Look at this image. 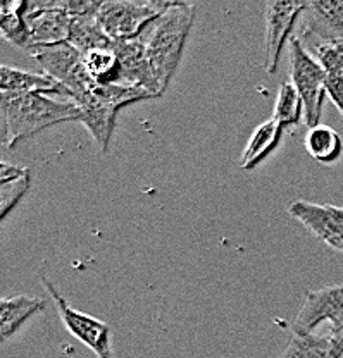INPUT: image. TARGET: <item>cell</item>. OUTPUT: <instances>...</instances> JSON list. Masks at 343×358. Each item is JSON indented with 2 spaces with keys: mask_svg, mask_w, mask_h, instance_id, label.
I'll return each instance as SVG.
<instances>
[{
  "mask_svg": "<svg viewBox=\"0 0 343 358\" xmlns=\"http://www.w3.org/2000/svg\"><path fill=\"white\" fill-rule=\"evenodd\" d=\"M326 95L330 96L331 102L337 106V109L343 115V76H328Z\"/></svg>",
  "mask_w": 343,
  "mask_h": 358,
  "instance_id": "d4e9b609",
  "label": "cell"
},
{
  "mask_svg": "<svg viewBox=\"0 0 343 358\" xmlns=\"http://www.w3.org/2000/svg\"><path fill=\"white\" fill-rule=\"evenodd\" d=\"M283 131L285 129L274 121V119H270V121L262 122L255 131L252 133L251 140H248L247 147L244 148V154H241V169L252 171L259 166L262 160H266L273 152L276 147L281 141Z\"/></svg>",
  "mask_w": 343,
  "mask_h": 358,
  "instance_id": "2e32d148",
  "label": "cell"
},
{
  "mask_svg": "<svg viewBox=\"0 0 343 358\" xmlns=\"http://www.w3.org/2000/svg\"><path fill=\"white\" fill-rule=\"evenodd\" d=\"M338 329H343V312L337 320H333V322H331V331H338Z\"/></svg>",
  "mask_w": 343,
  "mask_h": 358,
  "instance_id": "83f0119b",
  "label": "cell"
},
{
  "mask_svg": "<svg viewBox=\"0 0 343 358\" xmlns=\"http://www.w3.org/2000/svg\"><path fill=\"white\" fill-rule=\"evenodd\" d=\"M307 9V2L298 0H267L264 3L266 21V71L274 74L286 38L292 33L297 17Z\"/></svg>",
  "mask_w": 343,
  "mask_h": 358,
  "instance_id": "9c48e42d",
  "label": "cell"
},
{
  "mask_svg": "<svg viewBox=\"0 0 343 358\" xmlns=\"http://www.w3.org/2000/svg\"><path fill=\"white\" fill-rule=\"evenodd\" d=\"M343 312V282L328 286L318 291H307L304 305L298 310L293 333H314L316 327L324 320H337Z\"/></svg>",
  "mask_w": 343,
  "mask_h": 358,
  "instance_id": "7c38bea8",
  "label": "cell"
},
{
  "mask_svg": "<svg viewBox=\"0 0 343 358\" xmlns=\"http://www.w3.org/2000/svg\"><path fill=\"white\" fill-rule=\"evenodd\" d=\"M29 54L46 71L47 76L54 78L57 83L68 90L73 102L95 85L85 67L83 55L68 42L31 48Z\"/></svg>",
  "mask_w": 343,
  "mask_h": 358,
  "instance_id": "8992f818",
  "label": "cell"
},
{
  "mask_svg": "<svg viewBox=\"0 0 343 358\" xmlns=\"http://www.w3.org/2000/svg\"><path fill=\"white\" fill-rule=\"evenodd\" d=\"M173 2H130V0H107L100 2L97 21L113 42H122L140 36Z\"/></svg>",
  "mask_w": 343,
  "mask_h": 358,
  "instance_id": "277c9868",
  "label": "cell"
},
{
  "mask_svg": "<svg viewBox=\"0 0 343 358\" xmlns=\"http://www.w3.org/2000/svg\"><path fill=\"white\" fill-rule=\"evenodd\" d=\"M300 40H343V0H312L307 2Z\"/></svg>",
  "mask_w": 343,
  "mask_h": 358,
  "instance_id": "4fadbf2b",
  "label": "cell"
},
{
  "mask_svg": "<svg viewBox=\"0 0 343 358\" xmlns=\"http://www.w3.org/2000/svg\"><path fill=\"white\" fill-rule=\"evenodd\" d=\"M193 21H195V9L192 3L173 2L166 13L160 14L141 33L160 95H164L180 66Z\"/></svg>",
  "mask_w": 343,
  "mask_h": 358,
  "instance_id": "7a4b0ae2",
  "label": "cell"
},
{
  "mask_svg": "<svg viewBox=\"0 0 343 358\" xmlns=\"http://www.w3.org/2000/svg\"><path fill=\"white\" fill-rule=\"evenodd\" d=\"M288 214L300 221L321 241L337 248L343 243V208L298 200L288 205Z\"/></svg>",
  "mask_w": 343,
  "mask_h": 358,
  "instance_id": "8fae6325",
  "label": "cell"
},
{
  "mask_svg": "<svg viewBox=\"0 0 343 358\" xmlns=\"http://www.w3.org/2000/svg\"><path fill=\"white\" fill-rule=\"evenodd\" d=\"M40 281L43 282V286H46L48 293H50L52 300H54L55 307H57L59 315H61L66 329H68L74 338L80 339L85 346H88L99 358H114L113 345H111L109 324L71 307L69 301L59 293V289L55 288L50 281H48L47 275H40Z\"/></svg>",
  "mask_w": 343,
  "mask_h": 358,
  "instance_id": "52a82bcc",
  "label": "cell"
},
{
  "mask_svg": "<svg viewBox=\"0 0 343 358\" xmlns=\"http://www.w3.org/2000/svg\"><path fill=\"white\" fill-rule=\"evenodd\" d=\"M335 250H338V252H342V253H343V243H340V245H338V246H337V248H335Z\"/></svg>",
  "mask_w": 343,
  "mask_h": 358,
  "instance_id": "f1b7e54d",
  "label": "cell"
},
{
  "mask_svg": "<svg viewBox=\"0 0 343 358\" xmlns=\"http://www.w3.org/2000/svg\"><path fill=\"white\" fill-rule=\"evenodd\" d=\"M278 358H330V333H293L286 350Z\"/></svg>",
  "mask_w": 343,
  "mask_h": 358,
  "instance_id": "44dd1931",
  "label": "cell"
},
{
  "mask_svg": "<svg viewBox=\"0 0 343 358\" xmlns=\"http://www.w3.org/2000/svg\"><path fill=\"white\" fill-rule=\"evenodd\" d=\"M2 145L14 147L33 134L50 126L68 121H80L81 110L73 100L62 102L46 93H0Z\"/></svg>",
  "mask_w": 343,
  "mask_h": 358,
  "instance_id": "6da1fadb",
  "label": "cell"
},
{
  "mask_svg": "<svg viewBox=\"0 0 343 358\" xmlns=\"http://www.w3.org/2000/svg\"><path fill=\"white\" fill-rule=\"evenodd\" d=\"M148 99H154V96L145 92L144 88L128 87V85L95 83L85 95L74 100V103L81 110L80 121L92 133L100 150L107 152L114 133L118 112L122 107Z\"/></svg>",
  "mask_w": 343,
  "mask_h": 358,
  "instance_id": "3957f363",
  "label": "cell"
},
{
  "mask_svg": "<svg viewBox=\"0 0 343 358\" xmlns=\"http://www.w3.org/2000/svg\"><path fill=\"white\" fill-rule=\"evenodd\" d=\"M0 90L10 93H55L61 96H69V92L61 83L47 74H35L21 71L18 67H0Z\"/></svg>",
  "mask_w": 343,
  "mask_h": 358,
  "instance_id": "5bb4252c",
  "label": "cell"
},
{
  "mask_svg": "<svg viewBox=\"0 0 343 358\" xmlns=\"http://www.w3.org/2000/svg\"><path fill=\"white\" fill-rule=\"evenodd\" d=\"M304 115V102L292 83H283L274 103L273 119L283 129L297 126Z\"/></svg>",
  "mask_w": 343,
  "mask_h": 358,
  "instance_id": "603a6c76",
  "label": "cell"
},
{
  "mask_svg": "<svg viewBox=\"0 0 343 358\" xmlns=\"http://www.w3.org/2000/svg\"><path fill=\"white\" fill-rule=\"evenodd\" d=\"M305 148L318 162L333 164L343 155V140L335 129L319 124L307 133Z\"/></svg>",
  "mask_w": 343,
  "mask_h": 358,
  "instance_id": "ac0fdd59",
  "label": "cell"
},
{
  "mask_svg": "<svg viewBox=\"0 0 343 358\" xmlns=\"http://www.w3.org/2000/svg\"><path fill=\"white\" fill-rule=\"evenodd\" d=\"M0 31L4 38L28 50V29L24 21V2L4 0L0 6Z\"/></svg>",
  "mask_w": 343,
  "mask_h": 358,
  "instance_id": "ffe728a7",
  "label": "cell"
},
{
  "mask_svg": "<svg viewBox=\"0 0 343 358\" xmlns=\"http://www.w3.org/2000/svg\"><path fill=\"white\" fill-rule=\"evenodd\" d=\"M69 45H73L81 55L97 48L113 47V40L104 33L102 26L97 21V14H87V16L73 17L69 33Z\"/></svg>",
  "mask_w": 343,
  "mask_h": 358,
  "instance_id": "e0dca14e",
  "label": "cell"
},
{
  "mask_svg": "<svg viewBox=\"0 0 343 358\" xmlns=\"http://www.w3.org/2000/svg\"><path fill=\"white\" fill-rule=\"evenodd\" d=\"M29 185H31L29 173L24 174L23 178L14 179V181L0 182V219H2V222L16 208V205L23 200L26 192L29 189Z\"/></svg>",
  "mask_w": 343,
  "mask_h": 358,
  "instance_id": "cb8c5ba5",
  "label": "cell"
},
{
  "mask_svg": "<svg viewBox=\"0 0 343 358\" xmlns=\"http://www.w3.org/2000/svg\"><path fill=\"white\" fill-rule=\"evenodd\" d=\"M300 42L307 48L309 54L319 62L328 76H343V40H337V42L300 40Z\"/></svg>",
  "mask_w": 343,
  "mask_h": 358,
  "instance_id": "7402d4cb",
  "label": "cell"
},
{
  "mask_svg": "<svg viewBox=\"0 0 343 358\" xmlns=\"http://www.w3.org/2000/svg\"><path fill=\"white\" fill-rule=\"evenodd\" d=\"M28 173L29 171L26 169V167L14 166V164H9V162H2L0 164V182L14 181V179L23 178L24 174H28Z\"/></svg>",
  "mask_w": 343,
  "mask_h": 358,
  "instance_id": "484cf974",
  "label": "cell"
},
{
  "mask_svg": "<svg viewBox=\"0 0 343 358\" xmlns=\"http://www.w3.org/2000/svg\"><path fill=\"white\" fill-rule=\"evenodd\" d=\"M114 52L118 55L121 85L144 88L154 99L160 96V90L154 73H152L150 62L147 57V48H145L141 35L132 40L114 42Z\"/></svg>",
  "mask_w": 343,
  "mask_h": 358,
  "instance_id": "30bf717a",
  "label": "cell"
},
{
  "mask_svg": "<svg viewBox=\"0 0 343 358\" xmlns=\"http://www.w3.org/2000/svg\"><path fill=\"white\" fill-rule=\"evenodd\" d=\"M85 67L92 80L99 85H121V76H119L118 55L113 47L97 48V50L88 52L83 55Z\"/></svg>",
  "mask_w": 343,
  "mask_h": 358,
  "instance_id": "d6986e66",
  "label": "cell"
},
{
  "mask_svg": "<svg viewBox=\"0 0 343 358\" xmlns=\"http://www.w3.org/2000/svg\"><path fill=\"white\" fill-rule=\"evenodd\" d=\"M24 21L28 29V52L69 40L73 17L66 13L64 0L24 2Z\"/></svg>",
  "mask_w": 343,
  "mask_h": 358,
  "instance_id": "ba28073f",
  "label": "cell"
},
{
  "mask_svg": "<svg viewBox=\"0 0 343 358\" xmlns=\"http://www.w3.org/2000/svg\"><path fill=\"white\" fill-rule=\"evenodd\" d=\"M46 308V301L42 298L20 294L13 298H2L0 300V336L2 341H9L14 334L20 331L28 319L35 313Z\"/></svg>",
  "mask_w": 343,
  "mask_h": 358,
  "instance_id": "9a60e30c",
  "label": "cell"
},
{
  "mask_svg": "<svg viewBox=\"0 0 343 358\" xmlns=\"http://www.w3.org/2000/svg\"><path fill=\"white\" fill-rule=\"evenodd\" d=\"M290 78L304 102L305 122L309 128H316L319 126L323 100L326 96L328 74L297 36L290 43Z\"/></svg>",
  "mask_w": 343,
  "mask_h": 358,
  "instance_id": "5b68a950",
  "label": "cell"
},
{
  "mask_svg": "<svg viewBox=\"0 0 343 358\" xmlns=\"http://www.w3.org/2000/svg\"><path fill=\"white\" fill-rule=\"evenodd\" d=\"M330 358H343V329L330 331Z\"/></svg>",
  "mask_w": 343,
  "mask_h": 358,
  "instance_id": "4316f807",
  "label": "cell"
}]
</instances>
